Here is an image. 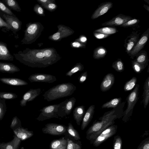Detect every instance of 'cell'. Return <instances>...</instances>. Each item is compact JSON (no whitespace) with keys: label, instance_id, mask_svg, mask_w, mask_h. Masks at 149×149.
<instances>
[{"label":"cell","instance_id":"30","mask_svg":"<svg viewBox=\"0 0 149 149\" xmlns=\"http://www.w3.org/2000/svg\"><path fill=\"white\" fill-rule=\"evenodd\" d=\"M1 1L14 10L18 12L21 11V9L18 3L15 0H2Z\"/></svg>","mask_w":149,"mask_h":149},{"label":"cell","instance_id":"8","mask_svg":"<svg viewBox=\"0 0 149 149\" xmlns=\"http://www.w3.org/2000/svg\"><path fill=\"white\" fill-rule=\"evenodd\" d=\"M76 102V99L73 97L66 99L59 103L57 114L59 117H63L69 115L73 109Z\"/></svg>","mask_w":149,"mask_h":149},{"label":"cell","instance_id":"53","mask_svg":"<svg viewBox=\"0 0 149 149\" xmlns=\"http://www.w3.org/2000/svg\"><path fill=\"white\" fill-rule=\"evenodd\" d=\"M76 40L79 41V42L82 43L86 44L87 42V38L85 36L82 35L78 39V40Z\"/></svg>","mask_w":149,"mask_h":149},{"label":"cell","instance_id":"24","mask_svg":"<svg viewBox=\"0 0 149 149\" xmlns=\"http://www.w3.org/2000/svg\"><path fill=\"white\" fill-rule=\"evenodd\" d=\"M21 140L15 135L11 141L7 142H0V149H18Z\"/></svg>","mask_w":149,"mask_h":149},{"label":"cell","instance_id":"41","mask_svg":"<svg viewBox=\"0 0 149 149\" xmlns=\"http://www.w3.org/2000/svg\"><path fill=\"white\" fill-rule=\"evenodd\" d=\"M140 20L138 19L134 18L128 20L122 25L120 26L124 27L133 26L138 24Z\"/></svg>","mask_w":149,"mask_h":149},{"label":"cell","instance_id":"1","mask_svg":"<svg viewBox=\"0 0 149 149\" xmlns=\"http://www.w3.org/2000/svg\"><path fill=\"white\" fill-rule=\"evenodd\" d=\"M13 54L15 58L20 63L32 68H45L55 63L45 56L43 49L26 48Z\"/></svg>","mask_w":149,"mask_h":149},{"label":"cell","instance_id":"40","mask_svg":"<svg viewBox=\"0 0 149 149\" xmlns=\"http://www.w3.org/2000/svg\"><path fill=\"white\" fill-rule=\"evenodd\" d=\"M21 123L20 120L17 116H15L13 118L10 125V127L13 130L19 127H21Z\"/></svg>","mask_w":149,"mask_h":149},{"label":"cell","instance_id":"48","mask_svg":"<svg viewBox=\"0 0 149 149\" xmlns=\"http://www.w3.org/2000/svg\"><path fill=\"white\" fill-rule=\"evenodd\" d=\"M45 8L50 11L55 10L57 7V6L54 3H51L43 6Z\"/></svg>","mask_w":149,"mask_h":149},{"label":"cell","instance_id":"39","mask_svg":"<svg viewBox=\"0 0 149 149\" xmlns=\"http://www.w3.org/2000/svg\"><path fill=\"white\" fill-rule=\"evenodd\" d=\"M132 64L133 69L137 74L141 73L146 68L137 62L135 60L132 61Z\"/></svg>","mask_w":149,"mask_h":149},{"label":"cell","instance_id":"37","mask_svg":"<svg viewBox=\"0 0 149 149\" xmlns=\"http://www.w3.org/2000/svg\"><path fill=\"white\" fill-rule=\"evenodd\" d=\"M122 141L118 135L115 136L113 140V149H122Z\"/></svg>","mask_w":149,"mask_h":149},{"label":"cell","instance_id":"46","mask_svg":"<svg viewBox=\"0 0 149 149\" xmlns=\"http://www.w3.org/2000/svg\"><path fill=\"white\" fill-rule=\"evenodd\" d=\"M4 28L8 31L10 30L12 31L9 25L0 16V28Z\"/></svg>","mask_w":149,"mask_h":149},{"label":"cell","instance_id":"25","mask_svg":"<svg viewBox=\"0 0 149 149\" xmlns=\"http://www.w3.org/2000/svg\"><path fill=\"white\" fill-rule=\"evenodd\" d=\"M135 56L136 57V58L135 60L146 68L148 65L149 60L147 52L145 51L141 50Z\"/></svg>","mask_w":149,"mask_h":149},{"label":"cell","instance_id":"3","mask_svg":"<svg viewBox=\"0 0 149 149\" xmlns=\"http://www.w3.org/2000/svg\"><path fill=\"white\" fill-rule=\"evenodd\" d=\"M76 87L70 82L57 84L49 89L43 95L44 100L48 102L71 95Z\"/></svg>","mask_w":149,"mask_h":149},{"label":"cell","instance_id":"7","mask_svg":"<svg viewBox=\"0 0 149 149\" xmlns=\"http://www.w3.org/2000/svg\"><path fill=\"white\" fill-rule=\"evenodd\" d=\"M59 105V104H56L43 107L39 111L41 112L36 119L39 121H42L53 118H58L57 112Z\"/></svg>","mask_w":149,"mask_h":149},{"label":"cell","instance_id":"21","mask_svg":"<svg viewBox=\"0 0 149 149\" xmlns=\"http://www.w3.org/2000/svg\"><path fill=\"white\" fill-rule=\"evenodd\" d=\"M0 81L3 83L13 86H22L28 84V83L22 79L16 78L2 77Z\"/></svg>","mask_w":149,"mask_h":149},{"label":"cell","instance_id":"6","mask_svg":"<svg viewBox=\"0 0 149 149\" xmlns=\"http://www.w3.org/2000/svg\"><path fill=\"white\" fill-rule=\"evenodd\" d=\"M117 125H112L102 131L91 143L95 147L99 146L108 139L110 138L116 132Z\"/></svg>","mask_w":149,"mask_h":149},{"label":"cell","instance_id":"20","mask_svg":"<svg viewBox=\"0 0 149 149\" xmlns=\"http://www.w3.org/2000/svg\"><path fill=\"white\" fill-rule=\"evenodd\" d=\"M94 105H91L85 112L82 119L81 128L84 130L88 125L92 119L94 113Z\"/></svg>","mask_w":149,"mask_h":149},{"label":"cell","instance_id":"44","mask_svg":"<svg viewBox=\"0 0 149 149\" xmlns=\"http://www.w3.org/2000/svg\"><path fill=\"white\" fill-rule=\"evenodd\" d=\"M136 149H149V137L142 141Z\"/></svg>","mask_w":149,"mask_h":149},{"label":"cell","instance_id":"26","mask_svg":"<svg viewBox=\"0 0 149 149\" xmlns=\"http://www.w3.org/2000/svg\"><path fill=\"white\" fill-rule=\"evenodd\" d=\"M143 90L142 102L144 108L146 109L149 102V76L146 79L144 83Z\"/></svg>","mask_w":149,"mask_h":149},{"label":"cell","instance_id":"16","mask_svg":"<svg viewBox=\"0 0 149 149\" xmlns=\"http://www.w3.org/2000/svg\"><path fill=\"white\" fill-rule=\"evenodd\" d=\"M113 3L108 1L100 4L92 14L91 19H94L106 13L113 6Z\"/></svg>","mask_w":149,"mask_h":149},{"label":"cell","instance_id":"55","mask_svg":"<svg viewBox=\"0 0 149 149\" xmlns=\"http://www.w3.org/2000/svg\"><path fill=\"white\" fill-rule=\"evenodd\" d=\"M148 4H149V0H144Z\"/></svg>","mask_w":149,"mask_h":149},{"label":"cell","instance_id":"12","mask_svg":"<svg viewBox=\"0 0 149 149\" xmlns=\"http://www.w3.org/2000/svg\"><path fill=\"white\" fill-rule=\"evenodd\" d=\"M132 18L131 16L120 14L110 20L102 23V25L106 26H120Z\"/></svg>","mask_w":149,"mask_h":149},{"label":"cell","instance_id":"19","mask_svg":"<svg viewBox=\"0 0 149 149\" xmlns=\"http://www.w3.org/2000/svg\"><path fill=\"white\" fill-rule=\"evenodd\" d=\"M14 58L8 48L7 44L0 41V60L13 61Z\"/></svg>","mask_w":149,"mask_h":149},{"label":"cell","instance_id":"32","mask_svg":"<svg viewBox=\"0 0 149 149\" xmlns=\"http://www.w3.org/2000/svg\"><path fill=\"white\" fill-rule=\"evenodd\" d=\"M84 69V65L81 63H77L65 74L67 76L71 77L74 74L78 71H81Z\"/></svg>","mask_w":149,"mask_h":149},{"label":"cell","instance_id":"22","mask_svg":"<svg viewBox=\"0 0 149 149\" xmlns=\"http://www.w3.org/2000/svg\"><path fill=\"white\" fill-rule=\"evenodd\" d=\"M20 69L12 63L0 62V72L4 73H14L19 71Z\"/></svg>","mask_w":149,"mask_h":149},{"label":"cell","instance_id":"33","mask_svg":"<svg viewBox=\"0 0 149 149\" xmlns=\"http://www.w3.org/2000/svg\"><path fill=\"white\" fill-rule=\"evenodd\" d=\"M137 81V78L133 77L131 79L127 81L124 86L125 91H128L132 90L135 86Z\"/></svg>","mask_w":149,"mask_h":149},{"label":"cell","instance_id":"9","mask_svg":"<svg viewBox=\"0 0 149 149\" xmlns=\"http://www.w3.org/2000/svg\"><path fill=\"white\" fill-rule=\"evenodd\" d=\"M149 36V28L141 35L135 46L130 52L129 55L130 58L133 59L136 55L144 47L147 42Z\"/></svg>","mask_w":149,"mask_h":149},{"label":"cell","instance_id":"38","mask_svg":"<svg viewBox=\"0 0 149 149\" xmlns=\"http://www.w3.org/2000/svg\"><path fill=\"white\" fill-rule=\"evenodd\" d=\"M6 111V100L0 98V121L3 118Z\"/></svg>","mask_w":149,"mask_h":149},{"label":"cell","instance_id":"29","mask_svg":"<svg viewBox=\"0 0 149 149\" xmlns=\"http://www.w3.org/2000/svg\"><path fill=\"white\" fill-rule=\"evenodd\" d=\"M121 97L111 99L103 104L102 106V109L104 108H114L117 107L121 102Z\"/></svg>","mask_w":149,"mask_h":149},{"label":"cell","instance_id":"35","mask_svg":"<svg viewBox=\"0 0 149 149\" xmlns=\"http://www.w3.org/2000/svg\"><path fill=\"white\" fill-rule=\"evenodd\" d=\"M67 131L69 134L73 137L75 140H78L80 139L78 132L74 128L71 123H68Z\"/></svg>","mask_w":149,"mask_h":149},{"label":"cell","instance_id":"27","mask_svg":"<svg viewBox=\"0 0 149 149\" xmlns=\"http://www.w3.org/2000/svg\"><path fill=\"white\" fill-rule=\"evenodd\" d=\"M67 145V139H61L54 140L50 144L51 149H66Z\"/></svg>","mask_w":149,"mask_h":149},{"label":"cell","instance_id":"13","mask_svg":"<svg viewBox=\"0 0 149 149\" xmlns=\"http://www.w3.org/2000/svg\"><path fill=\"white\" fill-rule=\"evenodd\" d=\"M41 89L40 88L30 89L26 92L23 95L20 102L21 107L26 106L27 102L33 100L40 94Z\"/></svg>","mask_w":149,"mask_h":149},{"label":"cell","instance_id":"47","mask_svg":"<svg viewBox=\"0 0 149 149\" xmlns=\"http://www.w3.org/2000/svg\"><path fill=\"white\" fill-rule=\"evenodd\" d=\"M87 71L82 73L78 78L79 83L81 84L83 83L87 79Z\"/></svg>","mask_w":149,"mask_h":149},{"label":"cell","instance_id":"50","mask_svg":"<svg viewBox=\"0 0 149 149\" xmlns=\"http://www.w3.org/2000/svg\"><path fill=\"white\" fill-rule=\"evenodd\" d=\"M71 44V46L75 48H85L86 46V44L82 43L79 41L73 42Z\"/></svg>","mask_w":149,"mask_h":149},{"label":"cell","instance_id":"31","mask_svg":"<svg viewBox=\"0 0 149 149\" xmlns=\"http://www.w3.org/2000/svg\"><path fill=\"white\" fill-rule=\"evenodd\" d=\"M118 31L116 27H106L95 30L93 32L100 33L110 35L117 33Z\"/></svg>","mask_w":149,"mask_h":149},{"label":"cell","instance_id":"11","mask_svg":"<svg viewBox=\"0 0 149 149\" xmlns=\"http://www.w3.org/2000/svg\"><path fill=\"white\" fill-rule=\"evenodd\" d=\"M28 79L31 82L52 83L56 80L55 76L44 73H35L31 75Z\"/></svg>","mask_w":149,"mask_h":149},{"label":"cell","instance_id":"4","mask_svg":"<svg viewBox=\"0 0 149 149\" xmlns=\"http://www.w3.org/2000/svg\"><path fill=\"white\" fill-rule=\"evenodd\" d=\"M44 29L40 22L29 23L26 25L24 36L21 41L22 44H30L34 42L40 35Z\"/></svg>","mask_w":149,"mask_h":149},{"label":"cell","instance_id":"43","mask_svg":"<svg viewBox=\"0 0 149 149\" xmlns=\"http://www.w3.org/2000/svg\"><path fill=\"white\" fill-rule=\"evenodd\" d=\"M67 145L66 149H81V146L75 143L72 141L67 139Z\"/></svg>","mask_w":149,"mask_h":149},{"label":"cell","instance_id":"45","mask_svg":"<svg viewBox=\"0 0 149 149\" xmlns=\"http://www.w3.org/2000/svg\"><path fill=\"white\" fill-rule=\"evenodd\" d=\"M33 10L38 15L41 16H45L44 11L42 8L38 4H36L34 6Z\"/></svg>","mask_w":149,"mask_h":149},{"label":"cell","instance_id":"14","mask_svg":"<svg viewBox=\"0 0 149 149\" xmlns=\"http://www.w3.org/2000/svg\"><path fill=\"white\" fill-rule=\"evenodd\" d=\"M3 17L11 27V31L14 33H15L21 29L22 22L16 16L4 14Z\"/></svg>","mask_w":149,"mask_h":149},{"label":"cell","instance_id":"36","mask_svg":"<svg viewBox=\"0 0 149 149\" xmlns=\"http://www.w3.org/2000/svg\"><path fill=\"white\" fill-rule=\"evenodd\" d=\"M18 97L16 94L10 92H0V98L5 100H12L17 98Z\"/></svg>","mask_w":149,"mask_h":149},{"label":"cell","instance_id":"17","mask_svg":"<svg viewBox=\"0 0 149 149\" xmlns=\"http://www.w3.org/2000/svg\"><path fill=\"white\" fill-rule=\"evenodd\" d=\"M115 77L111 73H109L104 77L100 85V90L106 92L109 90L114 83Z\"/></svg>","mask_w":149,"mask_h":149},{"label":"cell","instance_id":"2","mask_svg":"<svg viewBox=\"0 0 149 149\" xmlns=\"http://www.w3.org/2000/svg\"><path fill=\"white\" fill-rule=\"evenodd\" d=\"M125 103V102H121L112 110L105 112L99 118L100 121L95 120L86 132L87 139L88 140L109 122L122 118L123 116V108Z\"/></svg>","mask_w":149,"mask_h":149},{"label":"cell","instance_id":"34","mask_svg":"<svg viewBox=\"0 0 149 149\" xmlns=\"http://www.w3.org/2000/svg\"><path fill=\"white\" fill-rule=\"evenodd\" d=\"M112 67L116 71L119 72H122L125 68L124 63L120 58H118L113 62L112 65Z\"/></svg>","mask_w":149,"mask_h":149},{"label":"cell","instance_id":"42","mask_svg":"<svg viewBox=\"0 0 149 149\" xmlns=\"http://www.w3.org/2000/svg\"><path fill=\"white\" fill-rule=\"evenodd\" d=\"M0 10L4 13L5 14L16 16V15L1 1H0Z\"/></svg>","mask_w":149,"mask_h":149},{"label":"cell","instance_id":"28","mask_svg":"<svg viewBox=\"0 0 149 149\" xmlns=\"http://www.w3.org/2000/svg\"><path fill=\"white\" fill-rule=\"evenodd\" d=\"M107 52V50L103 46H100L94 49L93 57L95 59H101L105 56Z\"/></svg>","mask_w":149,"mask_h":149},{"label":"cell","instance_id":"18","mask_svg":"<svg viewBox=\"0 0 149 149\" xmlns=\"http://www.w3.org/2000/svg\"><path fill=\"white\" fill-rule=\"evenodd\" d=\"M13 131L14 135L21 141L25 140L33 135V131H29L27 128L22 127H18Z\"/></svg>","mask_w":149,"mask_h":149},{"label":"cell","instance_id":"49","mask_svg":"<svg viewBox=\"0 0 149 149\" xmlns=\"http://www.w3.org/2000/svg\"><path fill=\"white\" fill-rule=\"evenodd\" d=\"M93 34L95 37L98 39H102L106 38L110 36V35L98 32H93Z\"/></svg>","mask_w":149,"mask_h":149},{"label":"cell","instance_id":"51","mask_svg":"<svg viewBox=\"0 0 149 149\" xmlns=\"http://www.w3.org/2000/svg\"><path fill=\"white\" fill-rule=\"evenodd\" d=\"M50 39L55 41L60 39L61 38L60 33L59 32H57L50 36Z\"/></svg>","mask_w":149,"mask_h":149},{"label":"cell","instance_id":"10","mask_svg":"<svg viewBox=\"0 0 149 149\" xmlns=\"http://www.w3.org/2000/svg\"><path fill=\"white\" fill-rule=\"evenodd\" d=\"M42 130L45 134L53 135H58L65 133L66 131V129L64 125H62L49 123L46 124Z\"/></svg>","mask_w":149,"mask_h":149},{"label":"cell","instance_id":"15","mask_svg":"<svg viewBox=\"0 0 149 149\" xmlns=\"http://www.w3.org/2000/svg\"><path fill=\"white\" fill-rule=\"evenodd\" d=\"M139 34L133 32L125 40L124 46L125 52L128 55L139 40Z\"/></svg>","mask_w":149,"mask_h":149},{"label":"cell","instance_id":"54","mask_svg":"<svg viewBox=\"0 0 149 149\" xmlns=\"http://www.w3.org/2000/svg\"><path fill=\"white\" fill-rule=\"evenodd\" d=\"M143 7L148 12H149V6L145 4H144Z\"/></svg>","mask_w":149,"mask_h":149},{"label":"cell","instance_id":"52","mask_svg":"<svg viewBox=\"0 0 149 149\" xmlns=\"http://www.w3.org/2000/svg\"><path fill=\"white\" fill-rule=\"evenodd\" d=\"M37 1L39 3H40L43 6H45L50 3H54L53 2L54 1V0H39Z\"/></svg>","mask_w":149,"mask_h":149},{"label":"cell","instance_id":"5","mask_svg":"<svg viewBox=\"0 0 149 149\" xmlns=\"http://www.w3.org/2000/svg\"><path fill=\"white\" fill-rule=\"evenodd\" d=\"M139 85L136 84L133 90L127 96L126 100L127 102V107L123 111L122 120L127 122L132 115L134 107L139 99Z\"/></svg>","mask_w":149,"mask_h":149},{"label":"cell","instance_id":"23","mask_svg":"<svg viewBox=\"0 0 149 149\" xmlns=\"http://www.w3.org/2000/svg\"><path fill=\"white\" fill-rule=\"evenodd\" d=\"M85 113V107L83 105L77 106L74 109L73 112V118L78 125H80Z\"/></svg>","mask_w":149,"mask_h":149}]
</instances>
